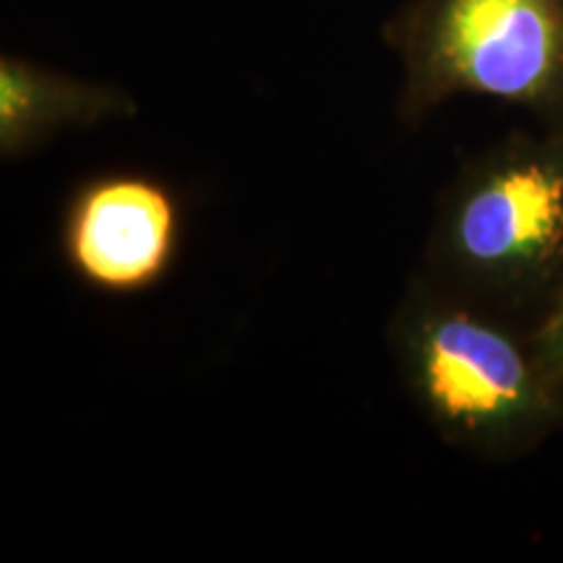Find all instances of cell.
Listing matches in <instances>:
<instances>
[{"mask_svg":"<svg viewBox=\"0 0 563 563\" xmlns=\"http://www.w3.org/2000/svg\"><path fill=\"white\" fill-rule=\"evenodd\" d=\"M402 63L397 118L420 125L460 95L563 125V0H410L384 24Z\"/></svg>","mask_w":563,"mask_h":563,"instance_id":"3","label":"cell"},{"mask_svg":"<svg viewBox=\"0 0 563 563\" xmlns=\"http://www.w3.org/2000/svg\"><path fill=\"white\" fill-rule=\"evenodd\" d=\"M407 397L449 446L490 462L538 452L563 428V386L532 329L415 272L386 327Z\"/></svg>","mask_w":563,"mask_h":563,"instance_id":"1","label":"cell"},{"mask_svg":"<svg viewBox=\"0 0 563 563\" xmlns=\"http://www.w3.org/2000/svg\"><path fill=\"white\" fill-rule=\"evenodd\" d=\"M418 274L527 329L551 313L563 292V125L514 131L462 162Z\"/></svg>","mask_w":563,"mask_h":563,"instance_id":"2","label":"cell"},{"mask_svg":"<svg viewBox=\"0 0 563 563\" xmlns=\"http://www.w3.org/2000/svg\"><path fill=\"white\" fill-rule=\"evenodd\" d=\"M532 340L548 373L563 386V292L551 313L532 329Z\"/></svg>","mask_w":563,"mask_h":563,"instance_id":"6","label":"cell"},{"mask_svg":"<svg viewBox=\"0 0 563 563\" xmlns=\"http://www.w3.org/2000/svg\"><path fill=\"white\" fill-rule=\"evenodd\" d=\"M139 102L112 84L87 81L19 55L0 58V157L19 162L66 131L131 121Z\"/></svg>","mask_w":563,"mask_h":563,"instance_id":"5","label":"cell"},{"mask_svg":"<svg viewBox=\"0 0 563 563\" xmlns=\"http://www.w3.org/2000/svg\"><path fill=\"white\" fill-rule=\"evenodd\" d=\"M180 203L165 183L112 173L89 180L68 203L63 253L79 279L104 292H141L170 269Z\"/></svg>","mask_w":563,"mask_h":563,"instance_id":"4","label":"cell"}]
</instances>
